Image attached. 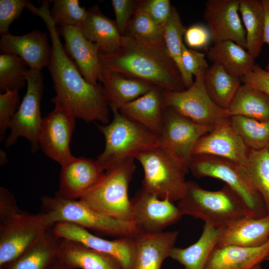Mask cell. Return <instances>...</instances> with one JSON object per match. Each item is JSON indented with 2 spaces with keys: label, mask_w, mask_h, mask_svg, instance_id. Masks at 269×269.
<instances>
[{
  "label": "cell",
  "mask_w": 269,
  "mask_h": 269,
  "mask_svg": "<svg viewBox=\"0 0 269 269\" xmlns=\"http://www.w3.org/2000/svg\"><path fill=\"white\" fill-rule=\"evenodd\" d=\"M29 1L26 0H0V34L8 32L11 23L18 19Z\"/></svg>",
  "instance_id": "cell-41"
},
{
  "label": "cell",
  "mask_w": 269,
  "mask_h": 269,
  "mask_svg": "<svg viewBox=\"0 0 269 269\" xmlns=\"http://www.w3.org/2000/svg\"><path fill=\"white\" fill-rule=\"evenodd\" d=\"M104 73L115 72L139 79L162 91L186 89L175 63L165 44H149L122 36L120 48L115 52L99 53Z\"/></svg>",
  "instance_id": "cell-2"
},
{
  "label": "cell",
  "mask_w": 269,
  "mask_h": 269,
  "mask_svg": "<svg viewBox=\"0 0 269 269\" xmlns=\"http://www.w3.org/2000/svg\"><path fill=\"white\" fill-rule=\"evenodd\" d=\"M130 201L132 221L140 233L163 232L182 216L173 202L167 199H159L142 188Z\"/></svg>",
  "instance_id": "cell-13"
},
{
  "label": "cell",
  "mask_w": 269,
  "mask_h": 269,
  "mask_svg": "<svg viewBox=\"0 0 269 269\" xmlns=\"http://www.w3.org/2000/svg\"><path fill=\"white\" fill-rule=\"evenodd\" d=\"M181 61L186 72L190 76H195L202 70L209 68L205 59V54L192 49L188 48L183 43L182 47Z\"/></svg>",
  "instance_id": "cell-43"
},
{
  "label": "cell",
  "mask_w": 269,
  "mask_h": 269,
  "mask_svg": "<svg viewBox=\"0 0 269 269\" xmlns=\"http://www.w3.org/2000/svg\"><path fill=\"white\" fill-rule=\"evenodd\" d=\"M269 239V214L260 218L244 217L221 229L218 247L251 248Z\"/></svg>",
  "instance_id": "cell-22"
},
{
  "label": "cell",
  "mask_w": 269,
  "mask_h": 269,
  "mask_svg": "<svg viewBox=\"0 0 269 269\" xmlns=\"http://www.w3.org/2000/svg\"><path fill=\"white\" fill-rule=\"evenodd\" d=\"M214 128L197 124L171 108H164L159 145L189 162L196 143Z\"/></svg>",
  "instance_id": "cell-14"
},
{
  "label": "cell",
  "mask_w": 269,
  "mask_h": 269,
  "mask_svg": "<svg viewBox=\"0 0 269 269\" xmlns=\"http://www.w3.org/2000/svg\"><path fill=\"white\" fill-rule=\"evenodd\" d=\"M230 117L221 121L210 132L197 141L192 156L212 155L228 159L241 165H246L250 149L234 129Z\"/></svg>",
  "instance_id": "cell-16"
},
{
  "label": "cell",
  "mask_w": 269,
  "mask_h": 269,
  "mask_svg": "<svg viewBox=\"0 0 269 269\" xmlns=\"http://www.w3.org/2000/svg\"><path fill=\"white\" fill-rule=\"evenodd\" d=\"M48 269H71L61 263L57 259L49 267Z\"/></svg>",
  "instance_id": "cell-49"
},
{
  "label": "cell",
  "mask_w": 269,
  "mask_h": 269,
  "mask_svg": "<svg viewBox=\"0 0 269 269\" xmlns=\"http://www.w3.org/2000/svg\"><path fill=\"white\" fill-rule=\"evenodd\" d=\"M111 3L116 16V23L123 36L135 10L137 1L112 0Z\"/></svg>",
  "instance_id": "cell-44"
},
{
  "label": "cell",
  "mask_w": 269,
  "mask_h": 269,
  "mask_svg": "<svg viewBox=\"0 0 269 269\" xmlns=\"http://www.w3.org/2000/svg\"><path fill=\"white\" fill-rule=\"evenodd\" d=\"M269 256V239L251 248L217 246L203 269H254Z\"/></svg>",
  "instance_id": "cell-23"
},
{
  "label": "cell",
  "mask_w": 269,
  "mask_h": 269,
  "mask_svg": "<svg viewBox=\"0 0 269 269\" xmlns=\"http://www.w3.org/2000/svg\"><path fill=\"white\" fill-rule=\"evenodd\" d=\"M221 229L205 223L199 239L185 248L174 247L170 257L185 269H203L211 254L218 245Z\"/></svg>",
  "instance_id": "cell-27"
},
{
  "label": "cell",
  "mask_w": 269,
  "mask_h": 269,
  "mask_svg": "<svg viewBox=\"0 0 269 269\" xmlns=\"http://www.w3.org/2000/svg\"><path fill=\"white\" fill-rule=\"evenodd\" d=\"M213 63L221 66L227 72L242 78L251 71L255 65V58L244 48L229 40L214 43L207 53Z\"/></svg>",
  "instance_id": "cell-29"
},
{
  "label": "cell",
  "mask_w": 269,
  "mask_h": 269,
  "mask_svg": "<svg viewBox=\"0 0 269 269\" xmlns=\"http://www.w3.org/2000/svg\"><path fill=\"white\" fill-rule=\"evenodd\" d=\"M134 160L128 159L106 171L79 200L105 216L121 221H132L128 189L136 169Z\"/></svg>",
  "instance_id": "cell-7"
},
{
  "label": "cell",
  "mask_w": 269,
  "mask_h": 269,
  "mask_svg": "<svg viewBox=\"0 0 269 269\" xmlns=\"http://www.w3.org/2000/svg\"><path fill=\"white\" fill-rule=\"evenodd\" d=\"M51 228L58 238L76 241L108 254L117 260L123 269H132L135 253L134 237L108 240L91 234L83 227L65 222L57 223Z\"/></svg>",
  "instance_id": "cell-15"
},
{
  "label": "cell",
  "mask_w": 269,
  "mask_h": 269,
  "mask_svg": "<svg viewBox=\"0 0 269 269\" xmlns=\"http://www.w3.org/2000/svg\"><path fill=\"white\" fill-rule=\"evenodd\" d=\"M206 70L199 71L193 84L184 90L162 91L163 109L171 108L197 124L213 127L230 117L228 111L217 106L207 93L204 83Z\"/></svg>",
  "instance_id": "cell-9"
},
{
  "label": "cell",
  "mask_w": 269,
  "mask_h": 269,
  "mask_svg": "<svg viewBox=\"0 0 269 269\" xmlns=\"http://www.w3.org/2000/svg\"><path fill=\"white\" fill-rule=\"evenodd\" d=\"M254 269H262V268L261 267V265H258V266H257Z\"/></svg>",
  "instance_id": "cell-51"
},
{
  "label": "cell",
  "mask_w": 269,
  "mask_h": 269,
  "mask_svg": "<svg viewBox=\"0 0 269 269\" xmlns=\"http://www.w3.org/2000/svg\"><path fill=\"white\" fill-rule=\"evenodd\" d=\"M7 162V158L6 157V155L4 151H3L2 150H0V164L3 165L5 164Z\"/></svg>",
  "instance_id": "cell-50"
},
{
  "label": "cell",
  "mask_w": 269,
  "mask_h": 269,
  "mask_svg": "<svg viewBox=\"0 0 269 269\" xmlns=\"http://www.w3.org/2000/svg\"><path fill=\"white\" fill-rule=\"evenodd\" d=\"M186 29L178 12L172 7L171 15L164 26L163 40L167 51L180 71L185 87L187 89L194 81L192 76L185 70L181 61L182 38Z\"/></svg>",
  "instance_id": "cell-35"
},
{
  "label": "cell",
  "mask_w": 269,
  "mask_h": 269,
  "mask_svg": "<svg viewBox=\"0 0 269 269\" xmlns=\"http://www.w3.org/2000/svg\"><path fill=\"white\" fill-rule=\"evenodd\" d=\"M102 85L109 107L117 108L143 95L154 87L143 81L115 72L104 73Z\"/></svg>",
  "instance_id": "cell-28"
},
{
  "label": "cell",
  "mask_w": 269,
  "mask_h": 269,
  "mask_svg": "<svg viewBox=\"0 0 269 269\" xmlns=\"http://www.w3.org/2000/svg\"><path fill=\"white\" fill-rule=\"evenodd\" d=\"M184 37L186 45L192 48H206L211 41L208 28L200 24H195L186 28Z\"/></svg>",
  "instance_id": "cell-45"
},
{
  "label": "cell",
  "mask_w": 269,
  "mask_h": 269,
  "mask_svg": "<svg viewBox=\"0 0 269 269\" xmlns=\"http://www.w3.org/2000/svg\"><path fill=\"white\" fill-rule=\"evenodd\" d=\"M49 6V1L44 0L40 7L30 3L27 9L44 21L50 34L51 50L47 67L56 96L67 105L76 118L87 123L99 122L107 124L110 108L103 86L101 83L94 85L88 82L67 54L50 15Z\"/></svg>",
  "instance_id": "cell-1"
},
{
  "label": "cell",
  "mask_w": 269,
  "mask_h": 269,
  "mask_svg": "<svg viewBox=\"0 0 269 269\" xmlns=\"http://www.w3.org/2000/svg\"><path fill=\"white\" fill-rule=\"evenodd\" d=\"M240 0H209L204 17L214 43L233 41L246 49V31L240 19Z\"/></svg>",
  "instance_id": "cell-17"
},
{
  "label": "cell",
  "mask_w": 269,
  "mask_h": 269,
  "mask_svg": "<svg viewBox=\"0 0 269 269\" xmlns=\"http://www.w3.org/2000/svg\"><path fill=\"white\" fill-rule=\"evenodd\" d=\"M58 30L64 40L66 53L74 60L84 79L94 85L102 83L104 72L98 46L86 39L76 27L63 26Z\"/></svg>",
  "instance_id": "cell-18"
},
{
  "label": "cell",
  "mask_w": 269,
  "mask_h": 269,
  "mask_svg": "<svg viewBox=\"0 0 269 269\" xmlns=\"http://www.w3.org/2000/svg\"><path fill=\"white\" fill-rule=\"evenodd\" d=\"M227 110L230 116H241L269 121V96L253 87L241 85Z\"/></svg>",
  "instance_id": "cell-32"
},
{
  "label": "cell",
  "mask_w": 269,
  "mask_h": 269,
  "mask_svg": "<svg viewBox=\"0 0 269 269\" xmlns=\"http://www.w3.org/2000/svg\"><path fill=\"white\" fill-rule=\"evenodd\" d=\"M48 35L34 30L22 35L9 32L1 35V53L10 54L20 57L31 70L41 71L48 67L51 50Z\"/></svg>",
  "instance_id": "cell-19"
},
{
  "label": "cell",
  "mask_w": 269,
  "mask_h": 269,
  "mask_svg": "<svg viewBox=\"0 0 269 269\" xmlns=\"http://www.w3.org/2000/svg\"></svg>",
  "instance_id": "cell-53"
},
{
  "label": "cell",
  "mask_w": 269,
  "mask_h": 269,
  "mask_svg": "<svg viewBox=\"0 0 269 269\" xmlns=\"http://www.w3.org/2000/svg\"><path fill=\"white\" fill-rule=\"evenodd\" d=\"M15 197L8 189L0 187V225L21 212Z\"/></svg>",
  "instance_id": "cell-47"
},
{
  "label": "cell",
  "mask_w": 269,
  "mask_h": 269,
  "mask_svg": "<svg viewBox=\"0 0 269 269\" xmlns=\"http://www.w3.org/2000/svg\"><path fill=\"white\" fill-rule=\"evenodd\" d=\"M135 159L143 170L142 188L145 191L172 202L183 197L187 188L188 161L160 145L139 153Z\"/></svg>",
  "instance_id": "cell-5"
},
{
  "label": "cell",
  "mask_w": 269,
  "mask_h": 269,
  "mask_svg": "<svg viewBox=\"0 0 269 269\" xmlns=\"http://www.w3.org/2000/svg\"><path fill=\"white\" fill-rule=\"evenodd\" d=\"M51 102L54 108L43 118L39 145L48 157L62 166L74 157L70 144L76 117L67 105L56 96Z\"/></svg>",
  "instance_id": "cell-12"
},
{
  "label": "cell",
  "mask_w": 269,
  "mask_h": 269,
  "mask_svg": "<svg viewBox=\"0 0 269 269\" xmlns=\"http://www.w3.org/2000/svg\"><path fill=\"white\" fill-rule=\"evenodd\" d=\"M240 79L220 65L213 63L204 74V83L212 100L219 107L227 110L241 86Z\"/></svg>",
  "instance_id": "cell-33"
},
{
  "label": "cell",
  "mask_w": 269,
  "mask_h": 269,
  "mask_svg": "<svg viewBox=\"0 0 269 269\" xmlns=\"http://www.w3.org/2000/svg\"><path fill=\"white\" fill-rule=\"evenodd\" d=\"M178 236L177 231L138 233L134 237L135 253L132 269H161L163 261L170 257Z\"/></svg>",
  "instance_id": "cell-21"
},
{
  "label": "cell",
  "mask_w": 269,
  "mask_h": 269,
  "mask_svg": "<svg viewBox=\"0 0 269 269\" xmlns=\"http://www.w3.org/2000/svg\"><path fill=\"white\" fill-rule=\"evenodd\" d=\"M188 167L197 178L210 177L225 182L244 202L246 217L260 218L267 215L261 196L244 174L241 165L223 158L200 155L191 157Z\"/></svg>",
  "instance_id": "cell-8"
},
{
  "label": "cell",
  "mask_w": 269,
  "mask_h": 269,
  "mask_svg": "<svg viewBox=\"0 0 269 269\" xmlns=\"http://www.w3.org/2000/svg\"><path fill=\"white\" fill-rule=\"evenodd\" d=\"M57 260L71 269H123L113 257L65 239H60Z\"/></svg>",
  "instance_id": "cell-24"
},
{
  "label": "cell",
  "mask_w": 269,
  "mask_h": 269,
  "mask_svg": "<svg viewBox=\"0 0 269 269\" xmlns=\"http://www.w3.org/2000/svg\"><path fill=\"white\" fill-rule=\"evenodd\" d=\"M177 206L182 216H190L220 229L247 214L242 199L227 185L210 191L191 180L187 181L186 192Z\"/></svg>",
  "instance_id": "cell-6"
},
{
  "label": "cell",
  "mask_w": 269,
  "mask_h": 269,
  "mask_svg": "<svg viewBox=\"0 0 269 269\" xmlns=\"http://www.w3.org/2000/svg\"><path fill=\"white\" fill-rule=\"evenodd\" d=\"M239 11L246 31V49L255 58L264 43L265 14L262 0H240Z\"/></svg>",
  "instance_id": "cell-31"
},
{
  "label": "cell",
  "mask_w": 269,
  "mask_h": 269,
  "mask_svg": "<svg viewBox=\"0 0 269 269\" xmlns=\"http://www.w3.org/2000/svg\"><path fill=\"white\" fill-rule=\"evenodd\" d=\"M231 124L250 149L269 150V121L241 116L230 117Z\"/></svg>",
  "instance_id": "cell-36"
},
{
  "label": "cell",
  "mask_w": 269,
  "mask_h": 269,
  "mask_svg": "<svg viewBox=\"0 0 269 269\" xmlns=\"http://www.w3.org/2000/svg\"><path fill=\"white\" fill-rule=\"evenodd\" d=\"M137 3L156 23L165 26L172 8L169 0H146L138 1Z\"/></svg>",
  "instance_id": "cell-42"
},
{
  "label": "cell",
  "mask_w": 269,
  "mask_h": 269,
  "mask_svg": "<svg viewBox=\"0 0 269 269\" xmlns=\"http://www.w3.org/2000/svg\"><path fill=\"white\" fill-rule=\"evenodd\" d=\"M20 103L18 90H7L0 94V139L2 140L4 135L9 129L11 121Z\"/></svg>",
  "instance_id": "cell-40"
},
{
  "label": "cell",
  "mask_w": 269,
  "mask_h": 269,
  "mask_svg": "<svg viewBox=\"0 0 269 269\" xmlns=\"http://www.w3.org/2000/svg\"><path fill=\"white\" fill-rule=\"evenodd\" d=\"M49 228L40 212L32 214L26 211L0 225V267L18 258L37 242Z\"/></svg>",
  "instance_id": "cell-11"
},
{
  "label": "cell",
  "mask_w": 269,
  "mask_h": 269,
  "mask_svg": "<svg viewBox=\"0 0 269 269\" xmlns=\"http://www.w3.org/2000/svg\"><path fill=\"white\" fill-rule=\"evenodd\" d=\"M50 15L57 27L73 26L79 28L86 19L87 9L78 0H54Z\"/></svg>",
  "instance_id": "cell-39"
},
{
  "label": "cell",
  "mask_w": 269,
  "mask_h": 269,
  "mask_svg": "<svg viewBox=\"0 0 269 269\" xmlns=\"http://www.w3.org/2000/svg\"><path fill=\"white\" fill-rule=\"evenodd\" d=\"M242 170L261 196L269 214V150L250 149L247 162Z\"/></svg>",
  "instance_id": "cell-34"
},
{
  "label": "cell",
  "mask_w": 269,
  "mask_h": 269,
  "mask_svg": "<svg viewBox=\"0 0 269 269\" xmlns=\"http://www.w3.org/2000/svg\"><path fill=\"white\" fill-rule=\"evenodd\" d=\"M113 119L106 125L96 124L104 136L103 151L96 160L107 171L129 158L159 145V135L110 107Z\"/></svg>",
  "instance_id": "cell-3"
},
{
  "label": "cell",
  "mask_w": 269,
  "mask_h": 269,
  "mask_svg": "<svg viewBox=\"0 0 269 269\" xmlns=\"http://www.w3.org/2000/svg\"><path fill=\"white\" fill-rule=\"evenodd\" d=\"M266 261H268V262H269V256L267 258Z\"/></svg>",
  "instance_id": "cell-52"
},
{
  "label": "cell",
  "mask_w": 269,
  "mask_h": 269,
  "mask_svg": "<svg viewBox=\"0 0 269 269\" xmlns=\"http://www.w3.org/2000/svg\"><path fill=\"white\" fill-rule=\"evenodd\" d=\"M164 27L156 23L136 3L135 10L123 36L149 44H164Z\"/></svg>",
  "instance_id": "cell-37"
},
{
  "label": "cell",
  "mask_w": 269,
  "mask_h": 269,
  "mask_svg": "<svg viewBox=\"0 0 269 269\" xmlns=\"http://www.w3.org/2000/svg\"><path fill=\"white\" fill-rule=\"evenodd\" d=\"M41 204L40 212L50 228L57 223L65 222L117 238L135 237L139 233L133 222L105 216L79 199L44 196Z\"/></svg>",
  "instance_id": "cell-4"
},
{
  "label": "cell",
  "mask_w": 269,
  "mask_h": 269,
  "mask_svg": "<svg viewBox=\"0 0 269 269\" xmlns=\"http://www.w3.org/2000/svg\"><path fill=\"white\" fill-rule=\"evenodd\" d=\"M87 16L79 28L83 35L96 44L99 53H108L120 47L122 35L115 21L105 15L97 5L87 9Z\"/></svg>",
  "instance_id": "cell-25"
},
{
  "label": "cell",
  "mask_w": 269,
  "mask_h": 269,
  "mask_svg": "<svg viewBox=\"0 0 269 269\" xmlns=\"http://www.w3.org/2000/svg\"><path fill=\"white\" fill-rule=\"evenodd\" d=\"M241 80L244 84L260 90L269 96V71L255 65L253 70Z\"/></svg>",
  "instance_id": "cell-46"
},
{
  "label": "cell",
  "mask_w": 269,
  "mask_h": 269,
  "mask_svg": "<svg viewBox=\"0 0 269 269\" xmlns=\"http://www.w3.org/2000/svg\"><path fill=\"white\" fill-rule=\"evenodd\" d=\"M265 14V24L264 34V41L269 45V0H262ZM269 71V61L265 68Z\"/></svg>",
  "instance_id": "cell-48"
},
{
  "label": "cell",
  "mask_w": 269,
  "mask_h": 269,
  "mask_svg": "<svg viewBox=\"0 0 269 269\" xmlns=\"http://www.w3.org/2000/svg\"><path fill=\"white\" fill-rule=\"evenodd\" d=\"M19 56L10 54L0 55V91L19 90L26 83L29 69Z\"/></svg>",
  "instance_id": "cell-38"
},
{
  "label": "cell",
  "mask_w": 269,
  "mask_h": 269,
  "mask_svg": "<svg viewBox=\"0 0 269 269\" xmlns=\"http://www.w3.org/2000/svg\"><path fill=\"white\" fill-rule=\"evenodd\" d=\"M49 228L45 235L30 248L12 263L0 269H48L57 259L60 241Z\"/></svg>",
  "instance_id": "cell-30"
},
{
  "label": "cell",
  "mask_w": 269,
  "mask_h": 269,
  "mask_svg": "<svg viewBox=\"0 0 269 269\" xmlns=\"http://www.w3.org/2000/svg\"><path fill=\"white\" fill-rule=\"evenodd\" d=\"M162 91L154 86L143 95L117 109L126 116L159 135L163 125Z\"/></svg>",
  "instance_id": "cell-26"
},
{
  "label": "cell",
  "mask_w": 269,
  "mask_h": 269,
  "mask_svg": "<svg viewBox=\"0 0 269 269\" xmlns=\"http://www.w3.org/2000/svg\"><path fill=\"white\" fill-rule=\"evenodd\" d=\"M26 84V93L11 121L5 146H11L22 136L29 141L31 151L34 153L40 148L38 140L43 120L40 104L44 83L41 71L29 69Z\"/></svg>",
  "instance_id": "cell-10"
},
{
  "label": "cell",
  "mask_w": 269,
  "mask_h": 269,
  "mask_svg": "<svg viewBox=\"0 0 269 269\" xmlns=\"http://www.w3.org/2000/svg\"><path fill=\"white\" fill-rule=\"evenodd\" d=\"M104 173L96 160L74 156L61 166L59 188L55 195L79 199L96 184Z\"/></svg>",
  "instance_id": "cell-20"
}]
</instances>
